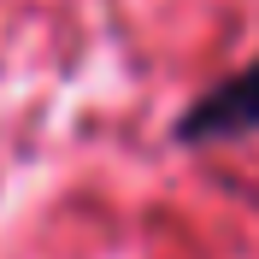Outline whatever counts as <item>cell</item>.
<instances>
[{
    "mask_svg": "<svg viewBox=\"0 0 259 259\" xmlns=\"http://www.w3.org/2000/svg\"><path fill=\"white\" fill-rule=\"evenodd\" d=\"M259 136V53L206 82L200 95L171 118V142L177 147H218V142H247Z\"/></svg>",
    "mask_w": 259,
    "mask_h": 259,
    "instance_id": "obj_1",
    "label": "cell"
}]
</instances>
